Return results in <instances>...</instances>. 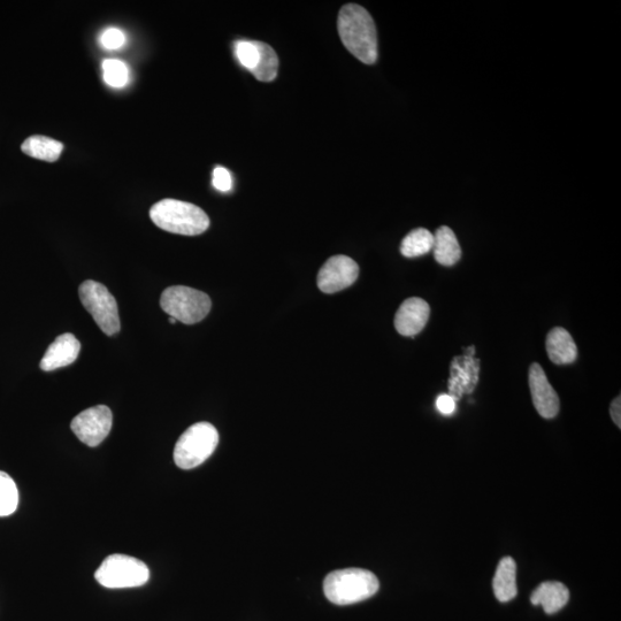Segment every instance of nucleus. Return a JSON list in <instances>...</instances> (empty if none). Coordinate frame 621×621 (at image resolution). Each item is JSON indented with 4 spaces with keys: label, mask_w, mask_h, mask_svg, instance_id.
I'll list each match as a JSON object with an SVG mask.
<instances>
[{
    "label": "nucleus",
    "mask_w": 621,
    "mask_h": 621,
    "mask_svg": "<svg viewBox=\"0 0 621 621\" xmlns=\"http://www.w3.org/2000/svg\"><path fill=\"white\" fill-rule=\"evenodd\" d=\"M21 150L29 157L55 163L64 150V144L50 137L35 135L22 143Z\"/></svg>",
    "instance_id": "f3484780"
},
{
    "label": "nucleus",
    "mask_w": 621,
    "mask_h": 621,
    "mask_svg": "<svg viewBox=\"0 0 621 621\" xmlns=\"http://www.w3.org/2000/svg\"><path fill=\"white\" fill-rule=\"evenodd\" d=\"M112 424L113 414L109 406L97 405L78 414L71 428L81 442L95 448L109 436Z\"/></svg>",
    "instance_id": "6e6552de"
},
{
    "label": "nucleus",
    "mask_w": 621,
    "mask_h": 621,
    "mask_svg": "<svg viewBox=\"0 0 621 621\" xmlns=\"http://www.w3.org/2000/svg\"><path fill=\"white\" fill-rule=\"evenodd\" d=\"M546 347L549 359L556 365H567L575 362L578 348L573 337L566 329L556 327L547 336Z\"/></svg>",
    "instance_id": "ddd939ff"
},
{
    "label": "nucleus",
    "mask_w": 621,
    "mask_h": 621,
    "mask_svg": "<svg viewBox=\"0 0 621 621\" xmlns=\"http://www.w3.org/2000/svg\"><path fill=\"white\" fill-rule=\"evenodd\" d=\"M126 36L118 28L106 29L101 36V43L107 50H118L124 46Z\"/></svg>",
    "instance_id": "5701e85b"
},
{
    "label": "nucleus",
    "mask_w": 621,
    "mask_h": 621,
    "mask_svg": "<svg viewBox=\"0 0 621 621\" xmlns=\"http://www.w3.org/2000/svg\"><path fill=\"white\" fill-rule=\"evenodd\" d=\"M259 52V61L251 72L253 76L262 82H271L278 76L279 58L270 45L255 41Z\"/></svg>",
    "instance_id": "6ab92c4d"
},
{
    "label": "nucleus",
    "mask_w": 621,
    "mask_h": 621,
    "mask_svg": "<svg viewBox=\"0 0 621 621\" xmlns=\"http://www.w3.org/2000/svg\"><path fill=\"white\" fill-rule=\"evenodd\" d=\"M493 588L497 600L502 603L509 602L517 596V564L511 557H504L498 564Z\"/></svg>",
    "instance_id": "2eb2a0df"
},
{
    "label": "nucleus",
    "mask_w": 621,
    "mask_h": 621,
    "mask_svg": "<svg viewBox=\"0 0 621 621\" xmlns=\"http://www.w3.org/2000/svg\"><path fill=\"white\" fill-rule=\"evenodd\" d=\"M235 55L240 64L252 72L259 61V52L255 41H239L235 44Z\"/></svg>",
    "instance_id": "4be33fe9"
},
{
    "label": "nucleus",
    "mask_w": 621,
    "mask_h": 621,
    "mask_svg": "<svg viewBox=\"0 0 621 621\" xmlns=\"http://www.w3.org/2000/svg\"><path fill=\"white\" fill-rule=\"evenodd\" d=\"M81 302L94 318L96 324L107 336L120 332V318L117 301L102 283L84 281L79 289Z\"/></svg>",
    "instance_id": "0eeeda50"
},
{
    "label": "nucleus",
    "mask_w": 621,
    "mask_h": 621,
    "mask_svg": "<svg viewBox=\"0 0 621 621\" xmlns=\"http://www.w3.org/2000/svg\"><path fill=\"white\" fill-rule=\"evenodd\" d=\"M433 251L436 262L442 266H454L462 258V249L454 230L447 226L436 230Z\"/></svg>",
    "instance_id": "dca6fc26"
},
{
    "label": "nucleus",
    "mask_w": 621,
    "mask_h": 621,
    "mask_svg": "<svg viewBox=\"0 0 621 621\" xmlns=\"http://www.w3.org/2000/svg\"><path fill=\"white\" fill-rule=\"evenodd\" d=\"M621 402H620V396H618L616 398L615 401L612 402L611 404V408H610V413H611V417L613 419V421H615V424L620 428L621 427Z\"/></svg>",
    "instance_id": "a878e982"
},
{
    "label": "nucleus",
    "mask_w": 621,
    "mask_h": 621,
    "mask_svg": "<svg viewBox=\"0 0 621 621\" xmlns=\"http://www.w3.org/2000/svg\"><path fill=\"white\" fill-rule=\"evenodd\" d=\"M337 29L347 50L366 65L378 60V35L371 14L364 7L348 4L342 7Z\"/></svg>",
    "instance_id": "f257e3e1"
},
{
    "label": "nucleus",
    "mask_w": 621,
    "mask_h": 621,
    "mask_svg": "<svg viewBox=\"0 0 621 621\" xmlns=\"http://www.w3.org/2000/svg\"><path fill=\"white\" fill-rule=\"evenodd\" d=\"M19 492L9 474L0 471V517H9L18 509Z\"/></svg>",
    "instance_id": "aec40b11"
},
{
    "label": "nucleus",
    "mask_w": 621,
    "mask_h": 621,
    "mask_svg": "<svg viewBox=\"0 0 621 621\" xmlns=\"http://www.w3.org/2000/svg\"><path fill=\"white\" fill-rule=\"evenodd\" d=\"M150 218L160 229L184 236L201 235L210 227V219L201 207L178 199L167 198L153 205Z\"/></svg>",
    "instance_id": "f03ea898"
},
{
    "label": "nucleus",
    "mask_w": 621,
    "mask_h": 621,
    "mask_svg": "<svg viewBox=\"0 0 621 621\" xmlns=\"http://www.w3.org/2000/svg\"><path fill=\"white\" fill-rule=\"evenodd\" d=\"M359 276V266L347 256L329 258L318 274V287L325 294L339 293L354 285Z\"/></svg>",
    "instance_id": "1a4fd4ad"
},
{
    "label": "nucleus",
    "mask_w": 621,
    "mask_h": 621,
    "mask_svg": "<svg viewBox=\"0 0 621 621\" xmlns=\"http://www.w3.org/2000/svg\"><path fill=\"white\" fill-rule=\"evenodd\" d=\"M95 578L105 588H135L147 584L150 571L140 559L115 554L104 559L95 573Z\"/></svg>",
    "instance_id": "423d86ee"
},
{
    "label": "nucleus",
    "mask_w": 621,
    "mask_h": 621,
    "mask_svg": "<svg viewBox=\"0 0 621 621\" xmlns=\"http://www.w3.org/2000/svg\"><path fill=\"white\" fill-rule=\"evenodd\" d=\"M219 433L210 423H197L187 429L174 449V462L182 470L202 465L216 451Z\"/></svg>",
    "instance_id": "20e7f679"
},
{
    "label": "nucleus",
    "mask_w": 621,
    "mask_h": 621,
    "mask_svg": "<svg viewBox=\"0 0 621 621\" xmlns=\"http://www.w3.org/2000/svg\"><path fill=\"white\" fill-rule=\"evenodd\" d=\"M436 408L442 414H446V416H449V414L455 412L456 401L450 395H441L439 398H437Z\"/></svg>",
    "instance_id": "393cba45"
},
{
    "label": "nucleus",
    "mask_w": 621,
    "mask_h": 621,
    "mask_svg": "<svg viewBox=\"0 0 621 621\" xmlns=\"http://www.w3.org/2000/svg\"><path fill=\"white\" fill-rule=\"evenodd\" d=\"M170 322H171V324H173V325H174V324H176V322H178V321H176V319H174V318H172V317H171V318H170Z\"/></svg>",
    "instance_id": "bb28decb"
},
{
    "label": "nucleus",
    "mask_w": 621,
    "mask_h": 621,
    "mask_svg": "<svg viewBox=\"0 0 621 621\" xmlns=\"http://www.w3.org/2000/svg\"><path fill=\"white\" fill-rule=\"evenodd\" d=\"M570 600V592L562 582H543L531 596L534 605H541L548 615L561 611Z\"/></svg>",
    "instance_id": "4468645a"
},
{
    "label": "nucleus",
    "mask_w": 621,
    "mask_h": 621,
    "mask_svg": "<svg viewBox=\"0 0 621 621\" xmlns=\"http://www.w3.org/2000/svg\"><path fill=\"white\" fill-rule=\"evenodd\" d=\"M431 314V308L424 299L413 297L406 299L395 316L397 332L403 336H416L425 328Z\"/></svg>",
    "instance_id": "9b49d317"
},
{
    "label": "nucleus",
    "mask_w": 621,
    "mask_h": 621,
    "mask_svg": "<svg viewBox=\"0 0 621 621\" xmlns=\"http://www.w3.org/2000/svg\"><path fill=\"white\" fill-rule=\"evenodd\" d=\"M529 388H531L533 404L540 416L546 419L555 418L559 412V397L550 385L546 373L539 364L529 368Z\"/></svg>",
    "instance_id": "9d476101"
},
{
    "label": "nucleus",
    "mask_w": 621,
    "mask_h": 621,
    "mask_svg": "<svg viewBox=\"0 0 621 621\" xmlns=\"http://www.w3.org/2000/svg\"><path fill=\"white\" fill-rule=\"evenodd\" d=\"M104 80L112 88L125 87L128 79V67L124 61L106 59L103 63Z\"/></svg>",
    "instance_id": "412c9836"
},
{
    "label": "nucleus",
    "mask_w": 621,
    "mask_h": 621,
    "mask_svg": "<svg viewBox=\"0 0 621 621\" xmlns=\"http://www.w3.org/2000/svg\"><path fill=\"white\" fill-rule=\"evenodd\" d=\"M160 306L170 317L186 325H194L205 319L211 311L209 296L189 287L167 288L160 297Z\"/></svg>",
    "instance_id": "39448f33"
},
{
    "label": "nucleus",
    "mask_w": 621,
    "mask_h": 621,
    "mask_svg": "<svg viewBox=\"0 0 621 621\" xmlns=\"http://www.w3.org/2000/svg\"><path fill=\"white\" fill-rule=\"evenodd\" d=\"M433 245L434 235L425 228H418L404 237L401 252L406 258H416L431 252Z\"/></svg>",
    "instance_id": "a211bd4d"
},
{
    "label": "nucleus",
    "mask_w": 621,
    "mask_h": 621,
    "mask_svg": "<svg viewBox=\"0 0 621 621\" xmlns=\"http://www.w3.org/2000/svg\"><path fill=\"white\" fill-rule=\"evenodd\" d=\"M212 183L214 188L221 191V193H228L233 187L232 175H230L226 168L220 166L216 167L213 171Z\"/></svg>",
    "instance_id": "b1692460"
},
{
    "label": "nucleus",
    "mask_w": 621,
    "mask_h": 621,
    "mask_svg": "<svg viewBox=\"0 0 621 621\" xmlns=\"http://www.w3.org/2000/svg\"><path fill=\"white\" fill-rule=\"evenodd\" d=\"M380 584L375 574L363 569H344L329 573L324 592L329 602L350 605L363 602L378 593Z\"/></svg>",
    "instance_id": "7ed1b4c3"
},
{
    "label": "nucleus",
    "mask_w": 621,
    "mask_h": 621,
    "mask_svg": "<svg viewBox=\"0 0 621 621\" xmlns=\"http://www.w3.org/2000/svg\"><path fill=\"white\" fill-rule=\"evenodd\" d=\"M81 343L73 334H63L50 344L41 360V370L44 372L56 371L66 367L79 358Z\"/></svg>",
    "instance_id": "f8f14e48"
}]
</instances>
